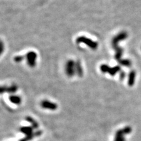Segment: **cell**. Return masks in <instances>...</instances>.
<instances>
[{
  "mask_svg": "<svg viewBox=\"0 0 141 141\" xmlns=\"http://www.w3.org/2000/svg\"><path fill=\"white\" fill-rule=\"evenodd\" d=\"M127 37H128V34L124 32H122V33L119 34L117 36L114 37L112 40V42L113 48H114V49L116 52V54L115 55V58L122 66L124 64L125 60H122V55L123 50L121 48H120L118 46V44L119 41L124 40V39H126Z\"/></svg>",
  "mask_w": 141,
  "mask_h": 141,
  "instance_id": "1",
  "label": "cell"
},
{
  "mask_svg": "<svg viewBox=\"0 0 141 141\" xmlns=\"http://www.w3.org/2000/svg\"><path fill=\"white\" fill-rule=\"evenodd\" d=\"M76 42L78 44V43H84L85 44H86L87 46L91 48L93 50H96L98 48V43L94 40H91L90 39H88V38H86V37H84V36H81V37H78L76 39Z\"/></svg>",
  "mask_w": 141,
  "mask_h": 141,
  "instance_id": "2",
  "label": "cell"
},
{
  "mask_svg": "<svg viewBox=\"0 0 141 141\" xmlns=\"http://www.w3.org/2000/svg\"><path fill=\"white\" fill-rule=\"evenodd\" d=\"M101 70L102 72H108V74L110 75L114 76L118 72H119L120 70V67L119 66H116L114 67H110L109 66H108L107 65L103 64L101 66Z\"/></svg>",
  "mask_w": 141,
  "mask_h": 141,
  "instance_id": "3",
  "label": "cell"
},
{
  "mask_svg": "<svg viewBox=\"0 0 141 141\" xmlns=\"http://www.w3.org/2000/svg\"><path fill=\"white\" fill-rule=\"evenodd\" d=\"M66 73L69 76H72L76 73L75 63L72 60H69L67 62L66 66Z\"/></svg>",
  "mask_w": 141,
  "mask_h": 141,
  "instance_id": "4",
  "label": "cell"
},
{
  "mask_svg": "<svg viewBox=\"0 0 141 141\" xmlns=\"http://www.w3.org/2000/svg\"><path fill=\"white\" fill-rule=\"evenodd\" d=\"M26 59H27V62L29 66L32 67H34L36 64L37 54L35 52H29L26 54Z\"/></svg>",
  "mask_w": 141,
  "mask_h": 141,
  "instance_id": "5",
  "label": "cell"
},
{
  "mask_svg": "<svg viewBox=\"0 0 141 141\" xmlns=\"http://www.w3.org/2000/svg\"><path fill=\"white\" fill-rule=\"evenodd\" d=\"M40 105L44 108H46V109H50L52 110H55L56 108H58L57 104L54 103V102H50L48 101H46V100H44V101H42L40 103Z\"/></svg>",
  "mask_w": 141,
  "mask_h": 141,
  "instance_id": "6",
  "label": "cell"
},
{
  "mask_svg": "<svg viewBox=\"0 0 141 141\" xmlns=\"http://www.w3.org/2000/svg\"><path fill=\"white\" fill-rule=\"evenodd\" d=\"M20 131L21 133H22L23 134H24L26 135V136H30L31 134H32L34 133V128L32 127H28V126H25V127H21L20 128Z\"/></svg>",
  "mask_w": 141,
  "mask_h": 141,
  "instance_id": "7",
  "label": "cell"
},
{
  "mask_svg": "<svg viewBox=\"0 0 141 141\" xmlns=\"http://www.w3.org/2000/svg\"><path fill=\"white\" fill-rule=\"evenodd\" d=\"M124 133L122 129H119L116 131L115 134V139L114 141H126L124 138Z\"/></svg>",
  "mask_w": 141,
  "mask_h": 141,
  "instance_id": "8",
  "label": "cell"
},
{
  "mask_svg": "<svg viewBox=\"0 0 141 141\" xmlns=\"http://www.w3.org/2000/svg\"><path fill=\"white\" fill-rule=\"evenodd\" d=\"M135 76H136V72L134 70H131L129 72V78H128V84L129 86H133L135 80Z\"/></svg>",
  "mask_w": 141,
  "mask_h": 141,
  "instance_id": "9",
  "label": "cell"
},
{
  "mask_svg": "<svg viewBox=\"0 0 141 141\" xmlns=\"http://www.w3.org/2000/svg\"><path fill=\"white\" fill-rule=\"evenodd\" d=\"M17 90V86L15 85L10 86V87H2L1 88V93L3 94L4 92H7L8 93H14Z\"/></svg>",
  "mask_w": 141,
  "mask_h": 141,
  "instance_id": "10",
  "label": "cell"
},
{
  "mask_svg": "<svg viewBox=\"0 0 141 141\" xmlns=\"http://www.w3.org/2000/svg\"><path fill=\"white\" fill-rule=\"evenodd\" d=\"M26 120L27 122H28L29 123H30L32 124V127L34 129H38L39 128V124L37 122L35 121V120L33 119L32 117H30V116H27L26 118Z\"/></svg>",
  "mask_w": 141,
  "mask_h": 141,
  "instance_id": "11",
  "label": "cell"
},
{
  "mask_svg": "<svg viewBox=\"0 0 141 141\" xmlns=\"http://www.w3.org/2000/svg\"><path fill=\"white\" fill-rule=\"evenodd\" d=\"M75 69H76V73L79 76H82L83 74V70H82V67H81L80 63L79 61H77L75 63Z\"/></svg>",
  "mask_w": 141,
  "mask_h": 141,
  "instance_id": "12",
  "label": "cell"
},
{
  "mask_svg": "<svg viewBox=\"0 0 141 141\" xmlns=\"http://www.w3.org/2000/svg\"><path fill=\"white\" fill-rule=\"evenodd\" d=\"M9 100L10 102L16 104H19L21 102V99L17 96H10L9 97Z\"/></svg>",
  "mask_w": 141,
  "mask_h": 141,
  "instance_id": "13",
  "label": "cell"
},
{
  "mask_svg": "<svg viewBox=\"0 0 141 141\" xmlns=\"http://www.w3.org/2000/svg\"><path fill=\"white\" fill-rule=\"evenodd\" d=\"M123 131H124V134H129L130 133H131V130H132V129H131V127H129V126H127V127H126V128H124V129H122Z\"/></svg>",
  "mask_w": 141,
  "mask_h": 141,
  "instance_id": "14",
  "label": "cell"
},
{
  "mask_svg": "<svg viewBox=\"0 0 141 141\" xmlns=\"http://www.w3.org/2000/svg\"><path fill=\"white\" fill-rule=\"evenodd\" d=\"M24 60V56H16L14 59V60L16 62L19 63L21 61H22Z\"/></svg>",
  "mask_w": 141,
  "mask_h": 141,
  "instance_id": "15",
  "label": "cell"
},
{
  "mask_svg": "<svg viewBox=\"0 0 141 141\" xmlns=\"http://www.w3.org/2000/svg\"><path fill=\"white\" fill-rule=\"evenodd\" d=\"M125 76H126V74H125L124 72H122V73H120V78H121L122 80H123V79L124 78Z\"/></svg>",
  "mask_w": 141,
  "mask_h": 141,
  "instance_id": "16",
  "label": "cell"
},
{
  "mask_svg": "<svg viewBox=\"0 0 141 141\" xmlns=\"http://www.w3.org/2000/svg\"><path fill=\"white\" fill-rule=\"evenodd\" d=\"M19 141H28V140L26 139V138H22V139L19 140Z\"/></svg>",
  "mask_w": 141,
  "mask_h": 141,
  "instance_id": "17",
  "label": "cell"
}]
</instances>
